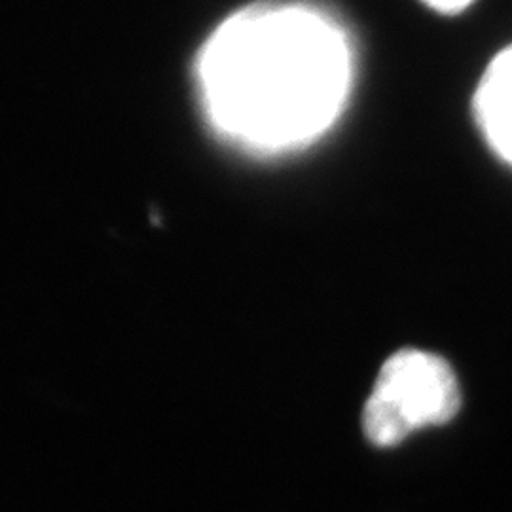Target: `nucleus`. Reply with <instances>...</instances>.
Masks as SVG:
<instances>
[{"mask_svg": "<svg viewBox=\"0 0 512 512\" xmlns=\"http://www.w3.org/2000/svg\"><path fill=\"white\" fill-rule=\"evenodd\" d=\"M196 82L220 139L253 156L293 154L325 137L348 107L353 38L327 6L264 0L207 38Z\"/></svg>", "mask_w": 512, "mask_h": 512, "instance_id": "obj_1", "label": "nucleus"}, {"mask_svg": "<svg viewBox=\"0 0 512 512\" xmlns=\"http://www.w3.org/2000/svg\"><path fill=\"white\" fill-rule=\"evenodd\" d=\"M473 109L488 147L512 167V46L495 55L482 74Z\"/></svg>", "mask_w": 512, "mask_h": 512, "instance_id": "obj_3", "label": "nucleus"}, {"mask_svg": "<svg viewBox=\"0 0 512 512\" xmlns=\"http://www.w3.org/2000/svg\"><path fill=\"white\" fill-rule=\"evenodd\" d=\"M459 384L439 355L403 349L385 361L363 412L366 437L376 446H395L412 431L442 425L458 414Z\"/></svg>", "mask_w": 512, "mask_h": 512, "instance_id": "obj_2", "label": "nucleus"}, {"mask_svg": "<svg viewBox=\"0 0 512 512\" xmlns=\"http://www.w3.org/2000/svg\"><path fill=\"white\" fill-rule=\"evenodd\" d=\"M421 2L444 16L461 14L463 10H467L473 4V0H421Z\"/></svg>", "mask_w": 512, "mask_h": 512, "instance_id": "obj_4", "label": "nucleus"}]
</instances>
